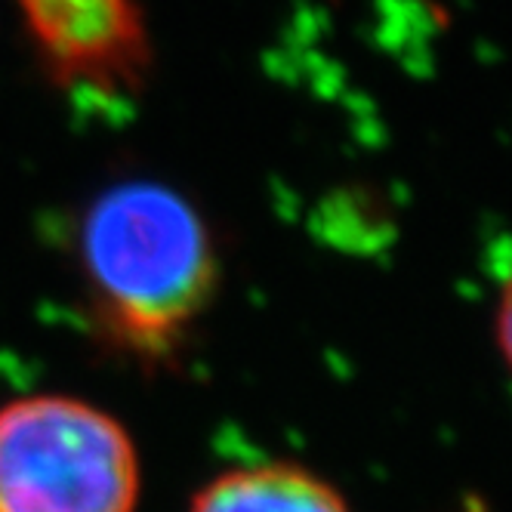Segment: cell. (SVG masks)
Masks as SVG:
<instances>
[{"label":"cell","instance_id":"7a4b0ae2","mask_svg":"<svg viewBox=\"0 0 512 512\" xmlns=\"http://www.w3.org/2000/svg\"><path fill=\"white\" fill-rule=\"evenodd\" d=\"M139 463L127 429L65 395L0 408V512H133Z\"/></svg>","mask_w":512,"mask_h":512},{"label":"cell","instance_id":"277c9868","mask_svg":"<svg viewBox=\"0 0 512 512\" xmlns=\"http://www.w3.org/2000/svg\"><path fill=\"white\" fill-rule=\"evenodd\" d=\"M192 512H349V503L303 466L263 463L213 479L195 494Z\"/></svg>","mask_w":512,"mask_h":512},{"label":"cell","instance_id":"3957f363","mask_svg":"<svg viewBox=\"0 0 512 512\" xmlns=\"http://www.w3.org/2000/svg\"><path fill=\"white\" fill-rule=\"evenodd\" d=\"M68 84L121 93L136 84L145 38L136 0H16Z\"/></svg>","mask_w":512,"mask_h":512},{"label":"cell","instance_id":"6da1fadb","mask_svg":"<svg viewBox=\"0 0 512 512\" xmlns=\"http://www.w3.org/2000/svg\"><path fill=\"white\" fill-rule=\"evenodd\" d=\"M84 266L99 318L139 355L170 352L216 284L201 216L158 182H124L90 207Z\"/></svg>","mask_w":512,"mask_h":512},{"label":"cell","instance_id":"5b68a950","mask_svg":"<svg viewBox=\"0 0 512 512\" xmlns=\"http://www.w3.org/2000/svg\"><path fill=\"white\" fill-rule=\"evenodd\" d=\"M497 343H500L506 368L512 371V272L503 281L500 303H497Z\"/></svg>","mask_w":512,"mask_h":512}]
</instances>
